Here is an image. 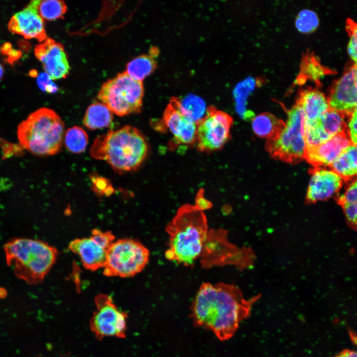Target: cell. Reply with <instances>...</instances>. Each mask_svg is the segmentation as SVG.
<instances>
[{
    "instance_id": "7",
    "label": "cell",
    "mask_w": 357,
    "mask_h": 357,
    "mask_svg": "<svg viewBox=\"0 0 357 357\" xmlns=\"http://www.w3.org/2000/svg\"><path fill=\"white\" fill-rule=\"evenodd\" d=\"M143 95L142 82L124 71L104 82L97 98L113 113L121 117L139 112Z\"/></svg>"
},
{
    "instance_id": "9",
    "label": "cell",
    "mask_w": 357,
    "mask_h": 357,
    "mask_svg": "<svg viewBox=\"0 0 357 357\" xmlns=\"http://www.w3.org/2000/svg\"><path fill=\"white\" fill-rule=\"evenodd\" d=\"M233 122L229 114L215 107H208L206 115L197 122V150L210 153L220 149L230 139Z\"/></svg>"
},
{
    "instance_id": "14",
    "label": "cell",
    "mask_w": 357,
    "mask_h": 357,
    "mask_svg": "<svg viewBox=\"0 0 357 357\" xmlns=\"http://www.w3.org/2000/svg\"><path fill=\"white\" fill-rule=\"evenodd\" d=\"M346 117L343 114L329 108L317 120L304 123L307 142L316 146L338 134L347 132Z\"/></svg>"
},
{
    "instance_id": "15",
    "label": "cell",
    "mask_w": 357,
    "mask_h": 357,
    "mask_svg": "<svg viewBox=\"0 0 357 357\" xmlns=\"http://www.w3.org/2000/svg\"><path fill=\"white\" fill-rule=\"evenodd\" d=\"M38 0L30 1L25 8L15 14L8 22V29L26 39H36L42 42L47 37L44 20L38 11Z\"/></svg>"
},
{
    "instance_id": "29",
    "label": "cell",
    "mask_w": 357,
    "mask_h": 357,
    "mask_svg": "<svg viewBox=\"0 0 357 357\" xmlns=\"http://www.w3.org/2000/svg\"><path fill=\"white\" fill-rule=\"evenodd\" d=\"M319 23L317 14L313 10L304 9L297 15L295 25L298 30L302 33H309L314 31Z\"/></svg>"
},
{
    "instance_id": "3",
    "label": "cell",
    "mask_w": 357,
    "mask_h": 357,
    "mask_svg": "<svg viewBox=\"0 0 357 357\" xmlns=\"http://www.w3.org/2000/svg\"><path fill=\"white\" fill-rule=\"evenodd\" d=\"M148 149L147 139L142 132L126 125L98 136L90 153L92 158L106 161L115 171L122 173L138 169Z\"/></svg>"
},
{
    "instance_id": "35",
    "label": "cell",
    "mask_w": 357,
    "mask_h": 357,
    "mask_svg": "<svg viewBox=\"0 0 357 357\" xmlns=\"http://www.w3.org/2000/svg\"><path fill=\"white\" fill-rule=\"evenodd\" d=\"M335 357H357V351L351 350H344Z\"/></svg>"
},
{
    "instance_id": "10",
    "label": "cell",
    "mask_w": 357,
    "mask_h": 357,
    "mask_svg": "<svg viewBox=\"0 0 357 357\" xmlns=\"http://www.w3.org/2000/svg\"><path fill=\"white\" fill-rule=\"evenodd\" d=\"M95 302L96 310L90 325L95 337L99 340L106 337H125L127 314L119 309L108 295H98Z\"/></svg>"
},
{
    "instance_id": "36",
    "label": "cell",
    "mask_w": 357,
    "mask_h": 357,
    "mask_svg": "<svg viewBox=\"0 0 357 357\" xmlns=\"http://www.w3.org/2000/svg\"><path fill=\"white\" fill-rule=\"evenodd\" d=\"M12 49V45L10 43L8 42L5 43L0 47V54L6 56Z\"/></svg>"
},
{
    "instance_id": "13",
    "label": "cell",
    "mask_w": 357,
    "mask_h": 357,
    "mask_svg": "<svg viewBox=\"0 0 357 357\" xmlns=\"http://www.w3.org/2000/svg\"><path fill=\"white\" fill-rule=\"evenodd\" d=\"M34 54L51 80L64 78L68 74L70 66L67 55L61 43L47 38L35 46Z\"/></svg>"
},
{
    "instance_id": "37",
    "label": "cell",
    "mask_w": 357,
    "mask_h": 357,
    "mask_svg": "<svg viewBox=\"0 0 357 357\" xmlns=\"http://www.w3.org/2000/svg\"><path fill=\"white\" fill-rule=\"evenodd\" d=\"M353 76L355 84L357 87V63H355L351 66Z\"/></svg>"
},
{
    "instance_id": "11",
    "label": "cell",
    "mask_w": 357,
    "mask_h": 357,
    "mask_svg": "<svg viewBox=\"0 0 357 357\" xmlns=\"http://www.w3.org/2000/svg\"><path fill=\"white\" fill-rule=\"evenodd\" d=\"M115 239V237L111 231L102 232L95 229L91 231L90 237L72 240L68 248L79 256L85 269L95 271L104 268L107 251Z\"/></svg>"
},
{
    "instance_id": "2",
    "label": "cell",
    "mask_w": 357,
    "mask_h": 357,
    "mask_svg": "<svg viewBox=\"0 0 357 357\" xmlns=\"http://www.w3.org/2000/svg\"><path fill=\"white\" fill-rule=\"evenodd\" d=\"M204 210L196 204H185L178 208L166 227L167 259L189 266L201 256L209 234Z\"/></svg>"
},
{
    "instance_id": "18",
    "label": "cell",
    "mask_w": 357,
    "mask_h": 357,
    "mask_svg": "<svg viewBox=\"0 0 357 357\" xmlns=\"http://www.w3.org/2000/svg\"><path fill=\"white\" fill-rule=\"evenodd\" d=\"M351 141L347 132L314 147H306L304 159L314 167H330Z\"/></svg>"
},
{
    "instance_id": "16",
    "label": "cell",
    "mask_w": 357,
    "mask_h": 357,
    "mask_svg": "<svg viewBox=\"0 0 357 357\" xmlns=\"http://www.w3.org/2000/svg\"><path fill=\"white\" fill-rule=\"evenodd\" d=\"M311 178L306 195V202L324 201L337 194L344 180L332 169L314 167L310 170Z\"/></svg>"
},
{
    "instance_id": "8",
    "label": "cell",
    "mask_w": 357,
    "mask_h": 357,
    "mask_svg": "<svg viewBox=\"0 0 357 357\" xmlns=\"http://www.w3.org/2000/svg\"><path fill=\"white\" fill-rule=\"evenodd\" d=\"M149 249L139 240L122 238L114 241L107 254L103 274L107 277H132L148 263Z\"/></svg>"
},
{
    "instance_id": "34",
    "label": "cell",
    "mask_w": 357,
    "mask_h": 357,
    "mask_svg": "<svg viewBox=\"0 0 357 357\" xmlns=\"http://www.w3.org/2000/svg\"><path fill=\"white\" fill-rule=\"evenodd\" d=\"M21 53L20 51L12 49L6 55V60L10 64H13L20 59Z\"/></svg>"
},
{
    "instance_id": "30",
    "label": "cell",
    "mask_w": 357,
    "mask_h": 357,
    "mask_svg": "<svg viewBox=\"0 0 357 357\" xmlns=\"http://www.w3.org/2000/svg\"><path fill=\"white\" fill-rule=\"evenodd\" d=\"M346 29L349 37L348 52L351 59L357 63V22L348 18L346 21Z\"/></svg>"
},
{
    "instance_id": "26",
    "label": "cell",
    "mask_w": 357,
    "mask_h": 357,
    "mask_svg": "<svg viewBox=\"0 0 357 357\" xmlns=\"http://www.w3.org/2000/svg\"><path fill=\"white\" fill-rule=\"evenodd\" d=\"M64 142L66 149L70 152L81 153L85 151L88 144V134L82 128L74 126L65 132Z\"/></svg>"
},
{
    "instance_id": "5",
    "label": "cell",
    "mask_w": 357,
    "mask_h": 357,
    "mask_svg": "<svg viewBox=\"0 0 357 357\" xmlns=\"http://www.w3.org/2000/svg\"><path fill=\"white\" fill-rule=\"evenodd\" d=\"M64 124L52 109L42 108L30 114L18 126L21 146L35 155H53L60 150L64 136Z\"/></svg>"
},
{
    "instance_id": "32",
    "label": "cell",
    "mask_w": 357,
    "mask_h": 357,
    "mask_svg": "<svg viewBox=\"0 0 357 357\" xmlns=\"http://www.w3.org/2000/svg\"><path fill=\"white\" fill-rule=\"evenodd\" d=\"M347 133L351 143L357 146V111L355 110L348 118Z\"/></svg>"
},
{
    "instance_id": "27",
    "label": "cell",
    "mask_w": 357,
    "mask_h": 357,
    "mask_svg": "<svg viewBox=\"0 0 357 357\" xmlns=\"http://www.w3.org/2000/svg\"><path fill=\"white\" fill-rule=\"evenodd\" d=\"M37 9L43 19L47 21L63 18V15L67 11L65 2L58 0H38Z\"/></svg>"
},
{
    "instance_id": "6",
    "label": "cell",
    "mask_w": 357,
    "mask_h": 357,
    "mask_svg": "<svg viewBox=\"0 0 357 357\" xmlns=\"http://www.w3.org/2000/svg\"><path fill=\"white\" fill-rule=\"evenodd\" d=\"M266 148L273 158L286 163H297L304 159V114L298 103L289 110L287 120L282 128L267 139Z\"/></svg>"
},
{
    "instance_id": "31",
    "label": "cell",
    "mask_w": 357,
    "mask_h": 357,
    "mask_svg": "<svg viewBox=\"0 0 357 357\" xmlns=\"http://www.w3.org/2000/svg\"><path fill=\"white\" fill-rule=\"evenodd\" d=\"M92 178L93 189L96 193L106 195L112 193L114 189L107 179L96 177Z\"/></svg>"
},
{
    "instance_id": "4",
    "label": "cell",
    "mask_w": 357,
    "mask_h": 357,
    "mask_svg": "<svg viewBox=\"0 0 357 357\" xmlns=\"http://www.w3.org/2000/svg\"><path fill=\"white\" fill-rule=\"evenodd\" d=\"M4 250L8 265L16 276L30 284L41 282L56 262L57 249L39 239L16 238Z\"/></svg>"
},
{
    "instance_id": "19",
    "label": "cell",
    "mask_w": 357,
    "mask_h": 357,
    "mask_svg": "<svg viewBox=\"0 0 357 357\" xmlns=\"http://www.w3.org/2000/svg\"><path fill=\"white\" fill-rule=\"evenodd\" d=\"M297 102L301 107L304 114V123L317 120L330 108L328 99L316 88L301 90Z\"/></svg>"
},
{
    "instance_id": "24",
    "label": "cell",
    "mask_w": 357,
    "mask_h": 357,
    "mask_svg": "<svg viewBox=\"0 0 357 357\" xmlns=\"http://www.w3.org/2000/svg\"><path fill=\"white\" fill-rule=\"evenodd\" d=\"M156 66V62L152 56L144 55L129 61L125 71L133 78L142 81L154 70Z\"/></svg>"
},
{
    "instance_id": "12",
    "label": "cell",
    "mask_w": 357,
    "mask_h": 357,
    "mask_svg": "<svg viewBox=\"0 0 357 357\" xmlns=\"http://www.w3.org/2000/svg\"><path fill=\"white\" fill-rule=\"evenodd\" d=\"M163 122L173 136V142L178 145L195 144L197 123L181 111L179 98L170 100L163 115Z\"/></svg>"
},
{
    "instance_id": "38",
    "label": "cell",
    "mask_w": 357,
    "mask_h": 357,
    "mask_svg": "<svg viewBox=\"0 0 357 357\" xmlns=\"http://www.w3.org/2000/svg\"><path fill=\"white\" fill-rule=\"evenodd\" d=\"M6 295V291L4 288L0 287V298H5Z\"/></svg>"
},
{
    "instance_id": "21",
    "label": "cell",
    "mask_w": 357,
    "mask_h": 357,
    "mask_svg": "<svg viewBox=\"0 0 357 357\" xmlns=\"http://www.w3.org/2000/svg\"><path fill=\"white\" fill-rule=\"evenodd\" d=\"M113 120V112L105 105L96 102L90 105L83 119L84 125L90 130L110 126Z\"/></svg>"
},
{
    "instance_id": "23",
    "label": "cell",
    "mask_w": 357,
    "mask_h": 357,
    "mask_svg": "<svg viewBox=\"0 0 357 357\" xmlns=\"http://www.w3.org/2000/svg\"><path fill=\"white\" fill-rule=\"evenodd\" d=\"M285 122L273 115L264 113L254 117L252 127L259 137L269 139L274 136L284 126Z\"/></svg>"
},
{
    "instance_id": "39",
    "label": "cell",
    "mask_w": 357,
    "mask_h": 357,
    "mask_svg": "<svg viewBox=\"0 0 357 357\" xmlns=\"http://www.w3.org/2000/svg\"><path fill=\"white\" fill-rule=\"evenodd\" d=\"M4 73V68L2 64L0 62V80L2 78Z\"/></svg>"
},
{
    "instance_id": "1",
    "label": "cell",
    "mask_w": 357,
    "mask_h": 357,
    "mask_svg": "<svg viewBox=\"0 0 357 357\" xmlns=\"http://www.w3.org/2000/svg\"><path fill=\"white\" fill-rule=\"evenodd\" d=\"M259 296L244 298L236 286L225 283H203L191 306L194 326L212 331L221 341L232 337L239 323L247 317Z\"/></svg>"
},
{
    "instance_id": "22",
    "label": "cell",
    "mask_w": 357,
    "mask_h": 357,
    "mask_svg": "<svg viewBox=\"0 0 357 357\" xmlns=\"http://www.w3.org/2000/svg\"><path fill=\"white\" fill-rule=\"evenodd\" d=\"M330 70L320 63L317 58L312 53H307L302 58L300 72L298 76L297 82L301 83L307 79L312 80L316 83Z\"/></svg>"
},
{
    "instance_id": "33",
    "label": "cell",
    "mask_w": 357,
    "mask_h": 357,
    "mask_svg": "<svg viewBox=\"0 0 357 357\" xmlns=\"http://www.w3.org/2000/svg\"><path fill=\"white\" fill-rule=\"evenodd\" d=\"M51 79L48 75L45 73H42L38 78V84L40 88L44 91L49 92H52L56 91V87L52 84Z\"/></svg>"
},
{
    "instance_id": "25",
    "label": "cell",
    "mask_w": 357,
    "mask_h": 357,
    "mask_svg": "<svg viewBox=\"0 0 357 357\" xmlns=\"http://www.w3.org/2000/svg\"><path fill=\"white\" fill-rule=\"evenodd\" d=\"M179 104L182 113L196 123L206 114L208 108L206 103L197 95L189 94L181 99L179 98Z\"/></svg>"
},
{
    "instance_id": "28",
    "label": "cell",
    "mask_w": 357,
    "mask_h": 357,
    "mask_svg": "<svg viewBox=\"0 0 357 357\" xmlns=\"http://www.w3.org/2000/svg\"><path fill=\"white\" fill-rule=\"evenodd\" d=\"M337 198L344 212L357 214V178L352 180Z\"/></svg>"
},
{
    "instance_id": "17",
    "label": "cell",
    "mask_w": 357,
    "mask_h": 357,
    "mask_svg": "<svg viewBox=\"0 0 357 357\" xmlns=\"http://www.w3.org/2000/svg\"><path fill=\"white\" fill-rule=\"evenodd\" d=\"M330 108L337 111L348 118L357 106V87L351 66L333 84L328 98Z\"/></svg>"
},
{
    "instance_id": "20",
    "label": "cell",
    "mask_w": 357,
    "mask_h": 357,
    "mask_svg": "<svg viewBox=\"0 0 357 357\" xmlns=\"http://www.w3.org/2000/svg\"><path fill=\"white\" fill-rule=\"evenodd\" d=\"M330 168L344 181L357 178V146L353 143L348 146Z\"/></svg>"
}]
</instances>
